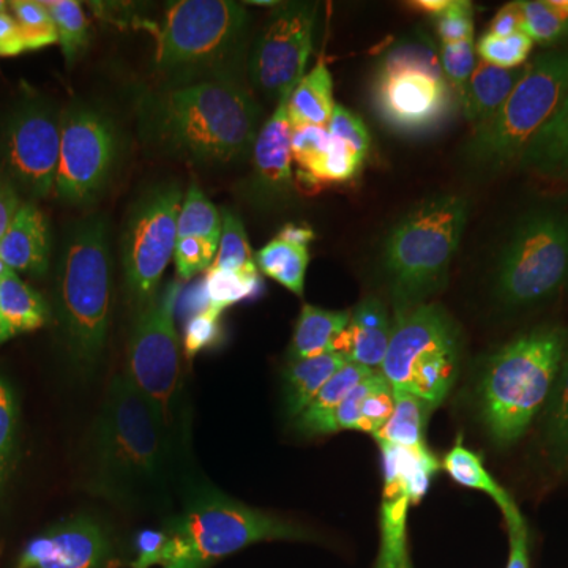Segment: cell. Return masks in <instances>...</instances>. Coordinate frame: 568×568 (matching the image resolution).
I'll return each instance as SVG.
<instances>
[{"label":"cell","instance_id":"42","mask_svg":"<svg viewBox=\"0 0 568 568\" xmlns=\"http://www.w3.org/2000/svg\"><path fill=\"white\" fill-rule=\"evenodd\" d=\"M18 402L13 388L0 376V497L9 480L17 452Z\"/></svg>","mask_w":568,"mask_h":568},{"label":"cell","instance_id":"21","mask_svg":"<svg viewBox=\"0 0 568 568\" xmlns=\"http://www.w3.org/2000/svg\"><path fill=\"white\" fill-rule=\"evenodd\" d=\"M384 463V499L407 497L416 504L428 491L432 478L439 470V462L428 447L407 448L381 443Z\"/></svg>","mask_w":568,"mask_h":568},{"label":"cell","instance_id":"28","mask_svg":"<svg viewBox=\"0 0 568 568\" xmlns=\"http://www.w3.org/2000/svg\"><path fill=\"white\" fill-rule=\"evenodd\" d=\"M335 110L334 80L324 62L302 78L287 102V118L293 130L325 126Z\"/></svg>","mask_w":568,"mask_h":568},{"label":"cell","instance_id":"32","mask_svg":"<svg viewBox=\"0 0 568 568\" xmlns=\"http://www.w3.org/2000/svg\"><path fill=\"white\" fill-rule=\"evenodd\" d=\"M207 306L224 312L239 302L250 301L263 294L260 272H231L209 268L204 278Z\"/></svg>","mask_w":568,"mask_h":568},{"label":"cell","instance_id":"22","mask_svg":"<svg viewBox=\"0 0 568 568\" xmlns=\"http://www.w3.org/2000/svg\"><path fill=\"white\" fill-rule=\"evenodd\" d=\"M51 312L40 293L7 267L0 275V346L14 336L43 327Z\"/></svg>","mask_w":568,"mask_h":568},{"label":"cell","instance_id":"4","mask_svg":"<svg viewBox=\"0 0 568 568\" xmlns=\"http://www.w3.org/2000/svg\"><path fill=\"white\" fill-rule=\"evenodd\" d=\"M110 231L102 215L73 224L55 271V312L74 368L91 376L102 364L112 305Z\"/></svg>","mask_w":568,"mask_h":568},{"label":"cell","instance_id":"40","mask_svg":"<svg viewBox=\"0 0 568 568\" xmlns=\"http://www.w3.org/2000/svg\"><path fill=\"white\" fill-rule=\"evenodd\" d=\"M532 48L534 41L525 32L510 37H497L487 31L476 44V51L481 62L503 70L525 67Z\"/></svg>","mask_w":568,"mask_h":568},{"label":"cell","instance_id":"18","mask_svg":"<svg viewBox=\"0 0 568 568\" xmlns=\"http://www.w3.org/2000/svg\"><path fill=\"white\" fill-rule=\"evenodd\" d=\"M290 97L276 103L275 111L265 121L254 141L253 186L261 200H278L294 189L293 178V126L287 118Z\"/></svg>","mask_w":568,"mask_h":568},{"label":"cell","instance_id":"43","mask_svg":"<svg viewBox=\"0 0 568 568\" xmlns=\"http://www.w3.org/2000/svg\"><path fill=\"white\" fill-rule=\"evenodd\" d=\"M476 52L474 40L443 44V48H440V67H443L448 84L457 93L459 103H462L467 81H469L470 74L477 65Z\"/></svg>","mask_w":568,"mask_h":568},{"label":"cell","instance_id":"9","mask_svg":"<svg viewBox=\"0 0 568 568\" xmlns=\"http://www.w3.org/2000/svg\"><path fill=\"white\" fill-rule=\"evenodd\" d=\"M462 335L440 305L422 304L396 315L379 372L394 387L439 407L455 386Z\"/></svg>","mask_w":568,"mask_h":568},{"label":"cell","instance_id":"1","mask_svg":"<svg viewBox=\"0 0 568 568\" xmlns=\"http://www.w3.org/2000/svg\"><path fill=\"white\" fill-rule=\"evenodd\" d=\"M183 452L156 407L119 373L89 439L85 491L132 514H160L173 504Z\"/></svg>","mask_w":568,"mask_h":568},{"label":"cell","instance_id":"46","mask_svg":"<svg viewBox=\"0 0 568 568\" xmlns=\"http://www.w3.org/2000/svg\"><path fill=\"white\" fill-rule=\"evenodd\" d=\"M219 245L196 237L178 239L174 250L175 268L182 280H192L200 272L209 271L215 261Z\"/></svg>","mask_w":568,"mask_h":568},{"label":"cell","instance_id":"31","mask_svg":"<svg viewBox=\"0 0 568 568\" xmlns=\"http://www.w3.org/2000/svg\"><path fill=\"white\" fill-rule=\"evenodd\" d=\"M362 166H364V160L358 159L346 144L332 136L327 152L310 170H297L295 182L316 192L321 186L332 185V183L353 182L361 173Z\"/></svg>","mask_w":568,"mask_h":568},{"label":"cell","instance_id":"56","mask_svg":"<svg viewBox=\"0 0 568 568\" xmlns=\"http://www.w3.org/2000/svg\"><path fill=\"white\" fill-rule=\"evenodd\" d=\"M394 568H410L409 558L403 559L402 562H399L398 566H395Z\"/></svg>","mask_w":568,"mask_h":568},{"label":"cell","instance_id":"16","mask_svg":"<svg viewBox=\"0 0 568 568\" xmlns=\"http://www.w3.org/2000/svg\"><path fill=\"white\" fill-rule=\"evenodd\" d=\"M61 153V115L43 102L24 103L3 132L2 163L18 192L43 200L54 190Z\"/></svg>","mask_w":568,"mask_h":568},{"label":"cell","instance_id":"12","mask_svg":"<svg viewBox=\"0 0 568 568\" xmlns=\"http://www.w3.org/2000/svg\"><path fill=\"white\" fill-rule=\"evenodd\" d=\"M181 291V283L170 282L160 287L148 304L136 308L126 349L125 375L186 444L181 347L174 323Z\"/></svg>","mask_w":568,"mask_h":568},{"label":"cell","instance_id":"55","mask_svg":"<svg viewBox=\"0 0 568 568\" xmlns=\"http://www.w3.org/2000/svg\"><path fill=\"white\" fill-rule=\"evenodd\" d=\"M252 6H264V7H276L280 2H274V0H253Z\"/></svg>","mask_w":568,"mask_h":568},{"label":"cell","instance_id":"47","mask_svg":"<svg viewBox=\"0 0 568 568\" xmlns=\"http://www.w3.org/2000/svg\"><path fill=\"white\" fill-rule=\"evenodd\" d=\"M436 32L443 44L474 40V9L466 0H450L446 10L435 18Z\"/></svg>","mask_w":568,"mask_h":568},{"label":"cell","instance_id":"2","mask_svg":"<svg viewBox=\"0 0 568 568\" xmlns=\"http://www.w3.org/2000/svg\"><path fill=\"white\" fill-rule=\"evenodd\" d=\"M141 136L152 148L200 166H227L253 152L260 103L245 82L159 85L136 95Z\"/></svg>","mask_w":568,"mask_h":568},{"label":"cell","instance_id":"20","mask_svg":"<svg viewBox=\"0 0 568 568\" xmlns=\"http://www.w3.org/2000/svg\"><path fill=\"white\" fill-rule=\"evenodd\" d=\"M390 317L379 298L368 297L351 312L349 324L335 343L347 362L379 372L392 335Z\"/></svg>","mask_w":568,"mask_h":568},{"label":"cell","instance_id":"24","mask_svg":"<svg viewBox=\"0 0 568 568\" xmlns=\"http://www.w3.org/2000/svg\"><path fill=\"white\" fill-rule=\"evenodd\" d=\"M346 362L338 353L290 362L283 373L284 410L287 417L295 420L301 416Z\"/></svg>","mask_w":568,"mask_h":568},{"label":"cell","instance_id":"38","mask_svg":"<svg viewBox=\"0 0 568 568\" xmlns=\"http://www.w3.org/2000/svg\"><path fill=\"white\" fill-rule=\"evenodd\" d=\"M545 437L556 463L568 462V354L560 366L545 413Z\"/></svg>","mask_w":568,"mask_h":568},{"label":"cell","instance_id":"34","mask_svg":"<svg viewBox=\"0 0 568 568\" xmlns=\"http://www.w3.org/2000/svg\"><path fill=\"white\" fill-rule=\"evenodd\" d=\"M521 3L525 26L523 32L534 43L549 44L568 37L567 0H526Z\"/></svg>","mask_w":568,"mask_h":568},{"label":"cell","instance_id":"39","mask_svg":"<svg viewBox=\"0 0 568 568\" xmlns=\"http://www.w3.org/2000/svg\"><path fill=\"white\" fill-rule=\"evenodd\" d=\"M9 10L20 28L26 51H37L59 43L54 21L43 2L14 0L9 3Z\"/></svg>","mask_w":568,"mask_h":568},{"label":"cell","instance_id":"15","mask_svg":"<svg viewBox=\"0 0 568 568\" xmlns=\"http://www.w3.org/2000/svg\"><path fill=\"white\" fill-rule=\"evenodd\" d=\"M316 18L317 3H278L250 44L246 77L252 88L272 102L291 95L305 77Z\"/></svg>","mask_w":568,"mask_h":568},{"label":"cell","instance_id":"10","mask_svg":"<svg viewBox=\"0 0 568 568\" xmlns=\"http://www.w3.org/2000/svg\"><path fill=\"white\" fill-rule=\"evenodd\" d=\"M377 118L403 136L443 129L459 106L439 58L425 44H399L379 63L372 91Z\"/></svg>","mask_w":568,"mask_h":568},{"label":"cell","instance_id":"7","mask_svg":"<svg viewBox=\"0 0 568 568\" xmlns=\"http://www.w3.org/2000/svg\"><path fill=\"white\" fill-rule=\"evenodd\" d=\"M469 219V204L459 194H439L406 213L392 227L383 250V268L396 315L443 290L452 260Z\"/></svg>","mask_w":568,"mask_h":568},{"label":"cell","instance_id":"11","mask_svg":"<svg viewBox=\"0 0 568 568\" xmlns=\"http://www.w3.org/2000/svg\"><path fill=\"white\" fill-rule=\"evenodd\" d=\"M568 282V213L544 205L515 224L496 265L495 295L508 310L547 301Z\"/></svg>","mask_w":568,"mask_h":568},{"label":"cell","instance_id":"52","mask_svg":"<svg viewBox=\"0 0 568 568\" xmlns=\"http://www.w3.org/2000/svg\"><path fill=\"white\" fill-rule=\"evenodd\" d=\"M22 201L17 186L6 178H0V239L7 234L11 223L20 212Z\"/></svg>","mask_w":568,"mask_h":568},{"label":"cell","instance_id":"41","mask_svg":"<svg viewBox=\"0 0 568 568\" xmlns=\"http://www.w3.org/2000/svg\"><path fill=\"white\" fill-rule=\"evenodd\" d=\"M394 387L383 373L375 372L364 381L361 402V424L358 432L375 436L387 424L394 413Z\"/></svg>","mask_w":568,"mask_h":568},{"label":"cell","instance_id":"13","mask_svg":"<svg viewBox=\"0 0 568 568\" xmlns=\"http://www.w3.org/2000/svg\"><path fill=\"white\" fill-rule=\"evenodd\" d=\"M183 194L178 182L152 186L133 205L122 235L123 278L136 308L160 291L164 271L174 260Z\"/></svg>","mask_w":568,"mask_h":568},{"label":"cell","instance_id":"14","mask_svg":"<svg viewBox=\"0 0 568 568\" xmlns=\"http://www.w3.org/2000/svg\"><path fill=\"white\" fill-rule=\"evenodd\" d=\"M119 156L114 121L85 103H73L61 114V153L54 193L63 203H92L106 189Z\"/></svg>","mask_w":568,"mask_h":568},{"label":"cell","instance_id":"6","mask_svg":"<svg viewBox=\"0 0 568 568\" xmlns=\"http://www.w3.org/2000/svg\"><path fill=\"white\" fill-rule=\"evenodd\" d=\"M567 347L566 328L541 325L511 339L489 357L481 376L480 406L496 444L517 443L547 406Z\"/></svg>","mask_w":568,"mask_h":568},{"label":"cell","instance_id":"57","mask_svg":"<svg viewBox=\"0 0 568 568\" xmlns=\"http://www.w3.org/2000/svg\"><path fill=\"white\" fill-rule=\"evenodd\" d=\"M7 9H9V3L2 2V0H0V13H2V11H6Z\"/></svg>","mask_w":568,"mask_h":568},{"label":"cell","instance_id":"8","mask_svg":"<svg viewBox=\"0 0 568 568\" xmlns=\"http://www.w3.org/2000/svg\"><path fill=\"white\" fill-rule=\"evenodd\" d=\"M567 95L568 51L538 55L495 118L474 130L466 145L467 164L496 173L519 160Z\"/></svg>","mask_w":568,"mask_h":568},{"label":"cell","instance_id":"58","mask_svg":"<svg viewBox=\"0 0 568 568\" xmlns=\"http://www.w3.org/2000/svg\"><path fill=\"white\" fill-rule=\"evenodd\" d=\"M567 9H568V0H567Z\"/></svg>","mask_w":568,"mask_h":568},{"label":"cell","instance_id":"25","mask_svg":"<svg viewBox=\"0 0 568 568\" xmlns=\"http://www.w3.org/2000/svg\"><path fill=\"white\" fill-rule=\"evenodd\" d=\"M519 166L540 178L568 183V95L519 156Z\"/></svg>","mask_w":568,"mask_h":568},{"label":"cell","instance_id":"33","mask_svg":"<svg viewBox=\"0 0 568 568\" xmlns=\"http://www.w3.org/2000/svg\"><path fill=\"white\" fill-rule=\"evenodd\" d=\"M182 237L203 239L213 245H219L222 237V213L196 183L183 196L179 212L178 239Z\"/></svg>","mask_w":568,"mask_h":568},{"label":"cell","instance_id":"30","mask_svg":"<svg viewBox=\"0 0 568 568\" xmlns=\"http://www.w3.org/2000/svg\"><path fill=\"white\" fill-rule=\"evenodd\" d=\"M254 263L260 274L275 280L298 297L304 295L310 264L308 246L290 244L276 237L254 254Z\"/></svg>","mask_w":568,"mask_h":568},{"label":"cell","instance_id":"17","mask_svg":"<svg viewBox=\"0 0 568 568\" xmlns=\"http://www.w3.org/2000/svg\"><path fill=\"white\" fill-rule=\"evenodd\" d=\"M114 541L91 515H73L44 529L22 549L17 568H114Z\"/></svg>","mask_w":568,"mask_h":568},{"label":"cell","instance_id":"35","mask_svg":"<svg viewBox=\"0 0 568 568\" xmlns=\"http://www.w3.org/2000/svg\"><path fill=\"white\" fill-rule=\"evenodd\" d=\"M377 369H369L366 366L346 362L328 383L321 388L320 394L313 399L312 405L306 407L304 413L294 420V425H305L315 422L317 418L327 416L335 409L358 384L364 383L366 377L373 375Z\"/></svg>","mask_w":568,"mask_h":568},{"label":"cell","instance_id":"27","mask_svg":"<svg viewBox=\"0 0 568 568\" xmlns=\"http://www.w3.org/2000/svg\"><path fill=\"white\" fill-rule=\"evenodd\" d=\"M443 469L446 470L452 480L457 481L462 487L477 489V491L491 497L503 511L507 525L525 519L511 496L488 473L480 455L463 444L462 436H458L457 444L444 457Z\"/></svg>","mask_w":568,"mask_h":568},{"label":"cell","instance_id":"3","mask_svg":"<svg viewBox=\"0 0 568 568\" xmlns=\"http://www.w3.org/2000/svg\"><path fill=\"white\" fill-rule=\"evenodd\" d=\"M252 17L231 0H178L162 22L145 26L156 40L160 85L245 82Z\"/></svg>","mask_w":568,"mask_h":568},{"label":"cell","instance_id":"54","mask_svg":"<svg viewBox=\"0 0 568 568\" xmlns=\"http://www.w3.org/2000/svg\"><path fill=\"white\" fill-rule=\"evenodd\" d=\"M448 3H450V0H416V2H409L407 6L420 11V13L428 14V17L436 18L447 9Z\"/></svg>","mask_w":568,"mask_h":568},{"label":"cell","instance_id":"37","mask_svg":"<svg viewBox=\"0 0 568 568\" xmlns=\"http://www.w3.org/2000/svg\"><path fill=\"white\" fill-rule=\"evenodd\" d=\"M211 268L231 272H260L254 263V254L250 246L244 222L233 211L222 212V237L219 252Z\"/></svg>","mask_w":568,"mask_h":568},{"label":"cell","instance_id":"44","mask_svg":"<svg viewBox=\"0 0 568 568\" xmlns=\"http://www.w3.org/2000/svg\"><path fill=\"white\" fill-rule=\"evenodd\" d=\"M222 312L207 308L196 315L190 316L185 325V336H183V351L189 358L211 349L222 338Z\"/></svg>","mask_w":568,"mask_h":568},{"label":"cell","instance_id":"26","mask_svg":"<svg viewBox=\"0 0 568 568\" xmlns=\"http://www.w3.org/2000/svg\"><path fill=\"white\" fill-rule=\"evenodd\" d=\"M351 312H334L320 306L304 305L293 339H291L290 362L304 361L327 353H335V343L346 325L349 324Z\"/></svg>","mask_w":568,"mask_h":568},{"label":"cell","instance_id":"45","mask_svg":"<svg viewBox=\"0 0 568 568\" xmlns=\"http://www.w3.org/2000/svg\"><path fill=\"white\" fill-rule=\"evenodd\" d=\"M327 132L346 144L358 159L365 162L369 149H372V136H369L364 121L357 114L342 104H335L334 114L327 123Z\"/></svg>","mask_w":568,"mask_h":568},{"label":"cell","instance_id":"36","mask_svg":"<svg viewBox=\"0 0 568 568\" xmlns=\"http://www.w3.org/2000/svg\"><path fill=\"white\" fill-rule=\"evenodd\" d=\"M43 3L54 21L63 58L69 67L73 65L89 44V22L84 10L74 0H52Z\"/></svg>","mask_w":568,"mask_h":568},{"label":"cell","instance_id":"23","mask_svg":"<svg viewBox=\"0 0 568 568\" xmlns=\"http://www.w3.org/2000/svg\"><path fill=\"white\" fill-rule=\"evenodd\" d=\"M526 67L528 65L521 69L503 70L481 61L477 62L459 103L465 111L466 121L473 123L474 130L495 118L517 88Z\"/></svg>","mask_w":568,"mask_h":568},{"label":"cell","instance_id":"53","mask_svg":"<svg viewBox=\"0 0 568 568\" xmlns=\"http://www.w3.org/2000/svg\"><path fill=\"white\" fill-rule=\"evenodd\" d=\"M278 239L290 244L308 246L315 241V231L305 224L287 223L280 231Z\"/></svg>","mask_w":568,"mask_h":568},{"label":"cell","instance_id":"29","mask_svg":"<svg viewBox=\"0 0 568 568\" xmlns=\"http://www.w3.org/2000/svg\"><path fill=\"white\" fill-rule=\"evenodd\" d=\"M394 413L387 424L376 433V440L398 447L417 448L426 446L425 432L429 417L437 406L407 392L394 390Z\"/></svg>","mask_w":568,"mask_h":568},{"label":"cell","instance_id":"51","mask_svg":"<svg viewBox=\"0 0 568 568\" xmlns=\"http://www.w3.org/2000/svg\"><path fill=\"white\" fill-rule=\"evenodd\" d=\"M26 51L24 40L9 9L0 13V58H17Z\"/></svg>","mask_w":568,"mask_h":568},{"label":"cell","instance_id":"50","mask_svg":"<svg viewBox=\"0 0 568 568\" xmlns=\"http://www.w3.org/2000/svg\"><path fill=\"white\" fill-rule=\"evenodd\" d=\"M510 537V555L507 568H529L528 526L525 519L507 525Z\"/></svg>","mask_w":568,"mask_h":568},{"label":"cell","instance_id":"5","mask_svg":"<svg viewBox=\"0 0 568 568\" xmlns=\"http://www.w3.org/2000/svg\"><path fill=\"white\" fill-rule=\"evenodd\" d=\"M163 532L166 540L151 567L211 568L260 541L315 540L301 525L200 484L186 487L182 510L168 519Z\"/></svg>","mask_w":568,"mask_h":568},{"label":"cell","instance_id":"19","mask_svg":"<svg viewBox=\"0 0 568 568\" xmlns=\"http://www.w3.org/2000/svg\"><path fill=\"white\" fill-rule=\"evenodd\" d=\"M51 234L47 216L33 201L22 203L17 219L0 239V261L13 272L41 278L50 268Z\"/></svg>","mask_w":568,"mask_h":568},{"label":"cell","instance_id":"48","mask_svg":"<svg viewBox=\"0 0 568 568\" xmlns=\"http://www.w3.org/2000/svg\"><path fill=\"white\" fill-rule=\"evenodd\" d=\"M331 140V133L325 126H302L293 130L291 151L298 170H310L327 152Z\"/></svg>","mask_w":568,"mask_h":568},{"label":"cell","instance_id":"49","mask_svg":"<svg viewBox=\"0 0 568 568\" xmlns=\"http://www.w3.org/2000/svg\"><path fill=\"white\" fill-rule=\"evenodd\" d=\"M523 26H525V17H523L521 3L510 2L497 11L489 22L488 32L497 37H510L523 32Z\"/></svg>","mask_w":568,"mask_h":568}]
</instances>
